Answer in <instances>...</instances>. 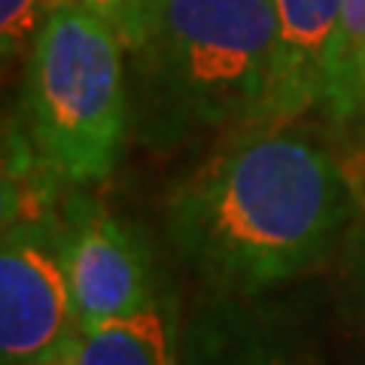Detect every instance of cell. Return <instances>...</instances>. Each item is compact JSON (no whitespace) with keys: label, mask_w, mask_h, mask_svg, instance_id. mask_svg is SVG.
<instances>
[{"label":"cell","mask_w":365,"mask_h":365,"mask_svg":"<svg viewBox=\"0 0 365 365\" xmlns=\"http://www.w3.org/2000/svg\"><path fill=\"white\" fill-rule=\"evenodd\" d=\"M356 207L338 155L283 125L232 131L168 195L180 259L225 292H265L332 256Z\"/></svg>","instance_id":"1"},{"label":"cell","mask_w":365,"mask_h":365,"mask_svg":"<svg viewBox=\"0 0 365 365\" xmlns=\"http://www.w3.org/2000/svg\"><path fill=\"white\" fill-rule=\"evenodd\" d=\"M131 128L168 150L265 122L274 76L271 0H119Z\"/></svg>","instance_id":"2"},{"label":"cell","mask_w":365,"mask_h":365,"mask_svg":"<svg viewBox=\"0 0 365 365\" xmlns=\"http://www.w3.org/2000/svg\"><path fill=\"white\" fill-rule=\"evenodd\" d=\"M21 119L40 162L86 186L116 170L131 128L128 64L116 25L79 4L49 6L25 55Z\"/></svg>","instance_id":"3"},{"label":"cell","mask_w":365,"mask_h":365,"mask_svg":"<svg viewBox=\"0 0 365 365\" xmlns=\"http://www.w3.org/2000/svg\"><path fill=\"white\" fill-rule=\"evenodd\" d=\"M79 335V317L55 232L6 222L0 250V359L55 365Z\"/></svg>","instance_id":"4"},{"label":"cell","mask_w":365,"mask_h":365,"mask_svg":"<svg viewBox=\"0 0 365 365\" xmlns=\"http://www.w3.org/2000/svg\"><path fill=\"white\" fill-rule=\"evenodd\" d=\"M55 247L71 283L79 332L155 304L143 241L98 204L76 201L55 225Z\"/></svg>","instance_id":"5"},{"label":"cell","mask_w":365,"mask_h":365,"mask_svg":"<svg viewBox=\"0 0 365 365\" xmlns=\"http://www.w3.org/2000/svg\"><path fill=\"white\" fill-rule=\"evenodd\" d=\"M271 4L277 40H274L271 98L262 125H283L299 122L311 110H323L344 0H271Z\"/></svg>","instance_id":"6"},{"label":"cell","mask_w":365,"mask_h":365,"mask_svg":"<svg viewBox=\"0 0 365 365\" xmlns=\"http://www.w3.org/2000/svg\"><path fill=\"white\" fill-rule=\"evenodd\" d=\"M71 365H177L174 335L165 311L155 304L131 317L79 332L67 350Z\"/></svg>","instance_id":"7"},{"label":"cell","mask_w":365,"mask_h":365,"mask_svg":"<svg viewBox=\"0 0 365 365\" xmlns=\"http://www.w3.org/2000/svg\"><path fill=\"white\" fill-rule=\"evenodd\" d=\"M323 113L338 125L365 119V0H344Z\"/></svg>","instance_id":"8"},{"label":"cell","mask_w":365,"mask_h":365,"mask_svg":"<svg viewBox=\"0 0 365 365\" xmlns=\"http://www.w3.org/2000/svg\"><path fill=\"white\" fill-rule=\"evenodd\" d=\"M49 13V0H0V52L4 61L28 55L34 37Z\"/></svg>","instance_id":"9"},{"label":"cell","mask_w":365,"mask_h":365,"mask_svg":"<svg viewBox=\"0 0 365 365\" xmlns=\"http://www.w3.org/2000/svg\"><path fill=\"white\" fill-rule=\"evenodd\" d=\"M232 365H314L307 356H295L287 350H271V347H253L241 353Z\"/></svg>","instance_id":"10"},{"label":"cell","mask_w":365,"mask_h":365,"mask_svg":"<svg viewBox=\"0 0 365 365\" xmlns=\"http://www.w3.org/2000/svg\"><path fill=\"white\" fill-rule=\"evenodd\" d=\"M55 4H79V6H91V9H98V13H104L107 19L116 13V6H119V0H49V6Z\"/></svg>","instance_id":"11"},{"label":"cell","mask_w":365,"mask_h":365,"mask_svg":"<svg viewBox=\"0 0 365 365\" xmlns=\"http://www.w3.org/2000/svg\"><path fill=\"white\" fill-rule=\"evenodd\" d=\"M359 271H356V280H359V304H362V317H365V250L359 253Z\"/></svg>","instance_id":"12"},{"label":"cell","mask_w":365,"mask_h":365,"mask_svg":"<svg viewBox=\"0 0 365 365\" xmlns=\"http://www.w3.org/2000/svg\"><path fill=\"white\" fill-rule=\"evenodd\" d=\"M67 350H71V347H67ZM67 350H64V356H61L58 362H55V365H71V362H67Z\"/></svg>","instance_id":"13"}]
</instances>
